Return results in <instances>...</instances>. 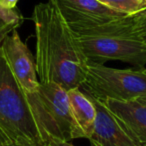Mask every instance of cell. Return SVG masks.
<instances>
[{
    "mask_svg": "<svg viewBox=\"0 0 146 146\" xmlns=\"http://www.w3.org/2000/svg\"><path fill=\"white\" fill-rule=\"evenodd\" d=\"M139 1H140V2H142V3H145L146 0H139Z\"/></svg>",
    "mask_w": 146,
    "mask_h": 146,
    "instance_id": "cell-19",
    "label": "cell"
},
{
    "mask_svg": "<svg viewBox=\"0 0 146 146\" xmlns=\"http://www.w3.org/2000/svg\"><path fill=\"white\" fill-rule=\"evenodd\" d=\"M18 0H0V4L8 9H15Z\"/></svg>",
    "mask_w": 146,
    "mask_h": 146,
    "instance_id": "cell-16",
    "label": "cell"
},
{
    "mask_svg": "<svg viewBox=\"0 0 146 146\" xmlns=\"http://www.w3.org/2000/svg\"><path fill=\"white\" fill-rule=\"evenodd\" d=\"M84 93L99 101H131L146 96V68L118 69L88 60Z\"/></svg>",
    "mask_w": 146,
    "mask_h": 146,
    "instance_id": "cell-5",
    "label": "cell"
},
{
    "mask_svg": "<svg viewBox=\"0 0 146 146\" xmlns=\"http://www.w3.org/2000/svg\"><path fill=\"white\" fill-rule=\"evenodd\" d=\"M71 30L88 28L126 16L108 8L97 0H49Z\"/></svg>",
    "mask_w": 146,
    "mask_h": 146,
    "instance_id": "cell-7",
    "label": "cell"
},
{
    "mask_svg": "<svg viewBox=\"0 0 146 146\" xmlns=\"http://www.w3.org/2000/svg\"><path fill=\"white\" fill-rule=\"evenodd\" d=\"M1 50L23 92L26 95L34 94L40 85L35 68V59L27 45L21 40L17 29L5 37Z\"/></svg>",
    "mask_w": 146,
    "mask_h": 146,
    "instance_id": "cell-6",
    "label": "cell"
},
{
    "mask_svg": "<svg viewBox=\"0 0 146 146\" xmlns=\"http://www.w3.org/2000/svg\"><path fill=\"white\" fill-rule=\"evenodd\" d=\"M20 24H12V23H6L0 19V46L2 45L5 37L9 35L13 30L17 29Z\"/></svg>",
    "mask_w": 146,
    "mask_h": 146,
    "instance_id": "cell-14",
    "label": "cell"
},
{
    "mask_svg": "<svg viewBox=\"0 0 146 146\" xmlns=\"http://www.w3.org/2000/svg\"><path fill=\"white\" fill-rule=\"evenodd\" d=\"M134 18H135V23L138 32L140 33L144 42L146 43V11H142V12L135 14Z\"/></svg>",
    "mask_w": 146,
    "mask_h": 146,
    "instance_id": "cell-13",
    "label": "cell"
},
{
    "mask_svg": "<svg viewBox=\"0 0 146 146\" xmlns=\"http://www.w3.org/2000/svg\"><path fill=\"white\" fill-rule=\"evenodd\" d=\"M44 146H76V145H73V144L69 141L61 140V139H58V138L49 137V138H47Z\"/></svg>",
    "mask_w": 146,
    "mask_h": 146,
    "instance_id": "cell-15",
    "label": "cell"
},
{
    "mask_svg": "<svg viewBox=\"0 0 146 146\" xmlns=\"http://www.w3.org/2000/svg\"><path fill=\"white\" fill-rule=\"evenodd\" d=\"M36 37L35 68L40 83L54 82L65 90L81 88L88 59L55 5H35L31 17Z\"/></svg>",
    "mask_w": 146,
    "mask_h": 146,
    "instance_id": "cell-1",
    "label": "cell"
},
{
    "mask_svg": "<svg viewBox=\"0 0 146 146\" xmlns=\"http://www.w3.org/2000/svg\"><path fill=\"white\" fill-rule=\"evenodd\" d=\"M0 135L13 146H44L25 93L16 81L0 46Z\"/></svg>",
    "mask_w": 146,
    "mask_h": 146,
    "instance_id": "cell-3",
    "label": "cell"
},
{
    "mask_svg": "<svg viewBox=\"0 0 146 146\" xmlns=\"http://www.w3.org/2000/svg\"><path fill=\"white\" fill-rule=\"evenodd\" d=\"M102 102L104 106L121 122L132 136L146 146V105L137 100L118 101L107 99Z\"/></svg>",
    "mask_w": 146,
    "mask_h": 146,
    "instance_id": "cell-9",
    "label": "cell"
},
{
    "mask_svg": "<svg viewBox=\"0 0 146 146\" xmlns=\"http://www.w3.org/2000/svg\"><path fill=\"white\" fill-rule=\"evenodd\" d=\"M4 143H6V142H5V140L3 139V137H2V136L0 135V146H2Z\"/></svg>",
    "mask_w": 146,
    "mask_h": 146,
    "instance_id": "cell-18",
    "label": "cell"
},
{
    "mask_svg": "<svg viewBox=\"0 0 146 146\" xmlns=\"http://www.w3.org/2000/svg\"><path fill=\"white\" fill-rule=\"evenodd\" d=\"M137 101L141 102L142 104H145V105H146V96H144V97H141V98H138Z\"/></svg>",
    "mask_w": 146,
    "mask_h": 146,
    "instance_id": "cell-17",
    "label": "cell"
},
{
    "mask_svg": "<svg viewBox=\"0 0 146 146\" xmlns=\"http://www.w3.org/2000/svg\"><path fill=\"white\" fill-rule=\"evenodd\" d=\"M26 97L44 144L49 137L69 142L81 138L71 113L67 90L54 82L40 83L38 90Z\"/></svg>",
    "mask_w": 146,
    "mask_h": 146,
    "instance_id": "cell-4",
    "label": "cell"
},
{
    "mask_svg": "<svg viewBox=\"0 0 146 146\" xmlns=\"http://www.w3.org/2000/svg\"><path fill=\"white\" fill-rule=\"evenodd\" d=\"M88 96L96 108L94 130L88 138L91 146H142L102 102Z\"/></svg>",
    "mask_w": 146,
    "mask_h": 146,
    "instance_id": "cell-8",
    "label": "cell"
},
{
    "mask_svg": "<svg viewBox=\"0 0 146 146\" xmlns=\"http://www.w3.org/2000/svg\"><path fill=\"white\" fill-rule=\"evenodd\" d=\"M145 6H146V1H145ZM145 10H146V9H145Z\"/></svg>",
    "mask_w": 146,
    "mask_h": 146,
    "instance_id": "cell-20",
    "label": "cell"
},
{
    "mask_svg": "<svg viewBox=\"0 0 146 146\" xmlns=\"http://www.w3.org/2000/svg\"><path fill=\"white\" fill-rule=\"evenodd\" d=\"M72 31L88 60L101 64L119 60L136 68L145 67L146 43L136 28L133 15Z\"/></svg>",
    "mask_w": 146,
    "mask_h": 146,
    "instance_id": "cell-2",
    "label": "cell"
},
{
    "mask_svg": "<svg viewBox=\"0 0 146 146\" xmlns=\"http://www.w3.org/2000/svg\"><path fill=\"white\" fill-rule=\"evenodd\" d=\"M71 113L81 138H88L94 130L96 119V108L92 99L80 88L67 90Z\"/></svg>",
    "mask_w": 146,
    "mask_h": 146,
    "instance_id": "cell-10",
    "label": "cell"
},
{
    "mask_svg": "<svg viewBox=\"0 0 146 146\" xmlns=\"http://www.w3.org/2000/svg\"><path fill=\"white\" fill-rule=\"evenodd\" d=\"M0 19L6 23L21 24V16L15 9H8L0 4Z\"/></svg>",
    "mask_w": 146,
    "mask_h": 146,
    "instance_id": "cell-12",
    "label": "cell"
},
{
    "mask_svg": "<svg viewBox=\"0 0 146 146\" xmlns=\"http://www.w3.org/2000/svg\"><path fill=\"white\" fill-rule=\"evenodd\" d=\"M145 11H146V10H145Z\"/></svg>",
    "mask_w": 146,
    "mask_h": 146,
    "instance_id": "cell-21",
    "label": "cell"
},
{
    "mask_svg": "<svg viewBox=\"0 0 146 146\" xmlns=\"http://www.w3.org/2000/svg\"><path fill=\"white\" fill-rule=\"evenodd\" d=\"M114 11L125 15H134L146 9L145 3L139 0H97Z\"/></svg>",
    "mask_w": 146,
    "mask_h": 146,
    "instance_id": "cell-11",
    "label": "cell"
}]
</instances>
